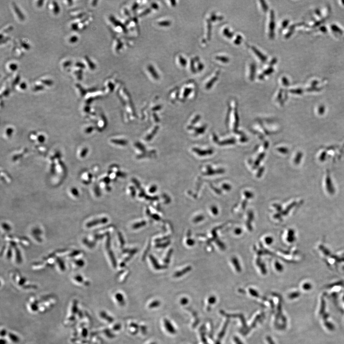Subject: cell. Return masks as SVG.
Returning <instances> with one entry per match:
<instances>
[{"instance_id":"3957f363","label":"cell","mask_w":344,"mask_h":344,"mask_svg":"<svg viewBox=\"0 0 344 344\" xmlns=\"http://www.w3.org/2000/svg\"><path fill=\"white\" fill-rule=\"evenodd\" d=\"M1 337H7V340L14 344H18L20 341V338L18 336L13 332H8L6 329L3 328L1 331Z\"/></svg>"},{"instance_id":"6da1fadb","label":"cell","mask_w":344,"mask_h":344,"mask_svg":"<svg viewBox=\"0 0 344 344\" xmlns=\"http://www.w3.org/2000/svg\"><path fill=\"white\" fill-rule=\"evenodd\" d=\"M39 298L31 297L28 300L26 307L30 313H45L52 309L56 304V301L53 297L46 296Z\"/></svg>"},{"instance_id":"7c38bea8","label":"cell","mask_w":344,"mask_h":344,"mask_svg":"<svg viewBox=\"0 0 344 344\" xmlns=\"http://www.w3.org/2000/svg\"><path fill=\"white\" fill-rule=\"evenodd\" d=\"M216 58L217 60H220L221 62H224V63H227L229 61V59L228 57H222V56H217L216 57Z\"/></svg>"},{"instance_id":"4fadbf2b","label":"cell","mask_w":344,"mask_h":344,"mask_svg":"<svg viewBox=\"0 0 344 344\" xmlns=\"http://www.w3.org/2000/svg\"><path fill=\"white\" fill-rule=\"evenodd\" d=\"M41 82L42 83L48 86H50L53 85V81H52L51 80H41Z\"/></svg>"},{"instance_id":"9c48e42d","label":"cell","mask_w":344,"mask_h":344,"mask_svg":"<svg viewBox=\"0 0 344 344\" xmlns=\"http://www.w3.org/2000/svg\"><path fill=\"white\" fill-rule=\"evenodd\" d=\"M52 3L53 5V12L54 14L57 15L60 12V6H58V3L55 1H52Z\"/></svg>"},{"instance_id":"7402d4cb","label":"cell","mask_w":344,"mask_h":344,"mask_svg":"<svg viewBox=\"0 0 344 344\" xmlns=\"http://www.w3.org/2000/svg\"><path fill=\"white\" fill-rule=\"evenodd\" d=\"M44 88V87L41 85H37L34 87V91H39V90H42Z\"/></svg>"},{"instance_id":"484cf974","label":"cell","mask_w":344,"mask_h":344,"mask_svg":"<svg viewBox=\"0 0 344 344\" xmlns=\"http://www.w3.org/2000/svg\"><path fill=\"white\" fill-rule=\"evenodd\" d=\"M216 301V298L215 297H211L209 299V303L210 304H214Z\"/></svg>"},{"instance_id":"5b68a950","label":"cell","mask_w":344,"mask_h":344,"mask_svg":"<svg viewBox=\"0 0 344 344\" xmlns=\"http://www.w3.org/2000/svg\"><path fill=\"white\" fill-rule=\"evenodd\" d=\"M251 48H252V50L259 57V58L260 59V60L262 62H265V61H266V60H267L266 57L264 55H262V53L260 52L256 48L254 47H252Z\"/></svg>"},{"instance_id":"8992f818","label":"cell","mask_w":344,"mask_h":344,"mask_svg":"<svg viewBox=\"0 0 344 344\" xmlns=\"http://www.w3.org/2000/svg\"><path fill=\"white\" fill-rule=\"evenodd\" d=\"M13 7H14V10L15 11V12H16V15H17L18 17L21 20H24V17L22 14L20 10L19 9L18 7L16 6L15 3H13Z\"/></svg>"},{"instance_id":"9a60e30c","label":"cell","mask_w":344,"mask_h":344,"mask_svg":"<svg viewBox=\"0 0 344 344\" xmlns=\"http://www.w3.org/2000/svg\"><path fill=\"white\" fill-rule=\"evenodd\" d=\"M224 34L226 37H228V38H231L232 37V35H233L232 33L230 32L228 29H224Z\"/></svg>"},{"instance_id":"8fae6325","label":"cell","mask_w":344,"mask_h":344,"mask_svg":"<svg viewBox=\"0 0 344 344\" xmlns=\"http://www.w3.org/2000/svg\"><path fill=\"white\" fill-rule=\"evenodd\" d=\"M255 66L254 64H252L251 65V73H250V79L251 80H253L254 78V74H255Z\"/></svg>"},{"instance_id":"ba28073f","label":"cell","mask_w":344,"mask_h":344,"mask_svg":"<svg viewBox=\"0 0 344 344\" xmlns=\"http://www.w3.org/2000/svg\"><path fill=\"white\" fill-rule=\"evenodd\" d=\"M273 69L272 67H270V68H268L267 69L265 70L263 72L262 74L260 75V76H259V78L260 79H262L265 75H269L271 74V73H273Z\"/></svg>"},{"instance_id":"44dd1931","label":"cell","mask_w":344,"mask_h":344,"mask_svg":"<svg viewBox=\"0 0 344 344\" xmlns=\"http://www.w3.org/2000/svg\"><path fill=\"white\" fill-rule=\"evenodd\" d=\"M21 46H22V47H24V48L26 49H29L30 48V46H29V45L28 44L26 43L22 42V43H21Z\"/></svg>"},{"instance_id":"cb8c5ba5","label":"cell","mask_w":344,"mask_h":344,"mask_svg":"<svg viewBox=\"0 0 344 344\" xmlns=\"http://www.w3.org/2000/svg\"><path fill=\"white\" fill-rule=\"evenodd\" d=\"M19 86H20L21 89H26V87H27L26 86V83L24 82H22L20 83V85Z\"/></svg>"},{"instance_id":"ac0fdd59","label":"cell","mask_w":344,"mask_h":344,"mask_svg":"<svg viewBox=\"0 0 344 344\" xmlns=\"http://www.w3.org/2000/svg\"><path fill=\"white\" fill-rule=\"evenodd\" d=\"M17 65L15 63H11L9 65L10 69L14 71L17 69Z\"/></svg>"},{"instance_id":"f546056e","label":"cell","mask_w":344,"mask_h":344,"mask_svg":"<svg viewBox=\"0 0 344 344\" xmlns=\"http://www.w3.org/2000/svg\"><path fill=\"white\" fill-rule=\"evenodd\" d=\"M234 339H235V341L236 342L237 344H243L237 337H235Z\"/></svg>"},{"instance_id":"ffe728a7","label":"cell","mask_w":344,"mask_h":344,"mask_svg":"<svg viewBox=\"0 0 344 344\" xmlns=\"http://www.w3.org/2000/svg\"><path fill=\"white\" fill-rule=\"evenodd\" d=\"M260 1V3H261V4H262V7L263 11H267L268 9V7L267 6V4H266V3H265L264 1Z\"/></svg>"},{"instance_id":"2e32d148","label":"cell","mask_w":344,"mask_h":344,"mask_svg":"<svg viewBox=\"0 0 344 344\" xmlns=\"http://www.w3.org/2000/svg\"><path fill=\"white\" fill-rule=\"evenodd\" d=\"M76 86H77V87H78V89H80V91L81 92L82 94H85L86 92V91L84 89H83V88L81 86V85H80L79 84H76Z\"/></svg>"},{"instance_id":"5bb4252c","label":"cell","mask_w":344,"mask_h":344,"mask_svg":"<svg viewBox=\"0 0 344 344\" xmlns=\"http://www.w3.org/2000/svg\"><path fill=\"white\" fill-rule=\"evenodd\" d=\"M82 72L83 71L82 69H80V70L76 71V74L77 75V78H78V80H82Z\"/></svg>"},{"instance_id":"52a82bcc","label":"cell","mask_w":344,"mask_h":344,"mask_svg":"<svg viewBox=\"0 0 344 344\" xmlns=\"http://www.w3.org/2000/svg\"><path fill=\"white\" fill-rule=\"evenodd\" d=\"M219 74V72L218 73H217V74L216 75V76H215V77H214L213 78H212V79L210 81L208 82V83L207 84V85H206V88L207 89H210V88L212 86V85H213L214 83H215V82H216V80H217V75Z\"/></svg>"},{"instance_id":"603a6c76","label":"cell","mask_w":344,"mask_h":344,"mask_svg":"<svg viewBox=\"0 0 344 344\" xmlns=\"http://www.w3.org/2000/svg\"><path fill=\"white\" fill-rule=\"evenodd\" d=\"M71 28L73 30H78V24L77 23H73L71 24Z\"/></svg>"},{"instance_id":"d6986e66","label":"cell","mask_w":344,"mask_h":344,"mask_svg":"<svg viewBox=\"0 0 344 344\" xmlns=\"http://www.w3.org/2000/svg\"><path fill=\"white\" fill-rule=\"evenodd\" d=\"M75 66L78 68H80V69H83L85 68V65L84 64L82 63V62H78L75 64Z\"/></svg>"},{"instance_id":"e0dca14e","label":"cell","mask_w":344,"mask_h":344,"mask_svg":"<svg viewBox=\"0 0 344 344\" xmlns=\"http://www.w3.org/2000/svg\"><path fill=\"white\" fill-rule=\"evenodd\" d=\"M78 40V37L76 35H73L69 39V42L72 43H74L77 42Z\"/></svg>"},{"instance_id":"83f0119b","label":"cell","mask_w":344,"mask_h":344,"mask_svg":"<svg viewBox=\"0 0 344 344\" xmlns=\"http://www.w3.org/2000/svg\"><path fill=\"white\" fill-rule=\"evenodd\" d=\"M19 80H20V77L19 76H17L15 80H14V82H13V85H16L17 83L19 82Z\"/></svg>"},{"instance_id":"30bf717a","label":"cell","mask_w":344,"mask_h":344,"mask_svg":"<svg viewBox=\"0 0 344 344\" xmlns=\"http://www.w3.org/2000/svg\"><path fill=\"white\" fill-rule=\"evenodd\" d=\"M85 60H86L87 63L89 65V68L91 69H94L95 68V66L94 64L93 63V62L91 61V60L89 59V57L88 56H85Z\"/></svg>"},{"instance_id":"4dcf8cb0","label":"cell","mask_w":344,"mask_h":344,"mask_svg":"<svg viewBox=\"0 0 344 344\" xmlns=\"http://www.w3.org/2000/svg\"><path fill=\"white\" fill-rule=\"evenodd\" d=\"M267 341L269 342V343L270 344H274L273 340H272V339L270 337H267Z\"/></svg>"},{"instance_id":"f1b7e54d","label":"cell","mask_w":344,"mask_h":344,"mask_svg":"<svg viewBox=\"0 0 344 344\" xmlns=\"http://www.w3.org/2000/svg\"><path fill=\"white\" fill-rule=\"evenodd\" d=\"M44 1H37V6L38 7H41L43 4Z\"/></svg>"},{"instance_id":"4316f807","label":"cell","mask_w":344,"mask_h":344,"mask_svg":"<svg viewBox=\"0 0 344 344\" xmlns=\"http://www.w3.org/2000/svg\"><path fill=\"white\" fill-rule=\"evenodd\" d=\"M72 62L71 61H66L64 62L63 63V66L64 67H67V66H69L71 64Z\"/></svg>"},{"instance_id":"d4e9b609","label":"cell","mask_w":344,"mask_h":344,"mask_svg":"<svg viewBox=\"0 0 344 344\" xmlns=\"http://www.w3.org/2000/svg\"><path fill=\"white\" fill-rule=\"evenodd\" d=\"M242 37L241 36H240V35H238V36L237 37L236 39V40H235V41H234L235 43L236 44H237V45H238V44H240V40H242Z\"/></svg>"},{"instance_id":"1f68e13d","label":"cell","mask_w":344,"mask_h":344,"mask_svg":"<svg viewBox=\"0 0 344 344\" xmlns=\"http://www.w3.org/2000/svg\"><path fill=\"white\" fill-rule=\"evenodd\" d=\"M288 24V22L287 21H285V22L283 23V26H286V25H287Z\"/></svg>"},{"instance_id":"7a4b0ae2","label":"cell","mask_w":344,"mask_h":344,"mask_svg":"<svg viewBox=\"0 0 344 344\" xmlns=\"http://www.w3.org/2000/svg\"><path fill=\"white\" fill-rule=\"evenodd\" d=\"M79 306L78 302L74 300L70 304L68 313L65 320V324L66 325H72L80 319L82 312Z\"/></svg>"},{"instance_id":"277c9868","label":"cell","mask_w":344,"mask_h":344,"mask_svg":"<svg viewBox=\"0 0 344 344\" xmlns=\"http://www.w3.org/2000/svg\"><path fill=\"white\" fill-rule=\"evenodd\" d=\"M274 26H275V24H274V13L273 11H271V20H270V24H269V30H270V33H269V35L271 38H273V36H274Z\"/></svg>"}]
</instances>
